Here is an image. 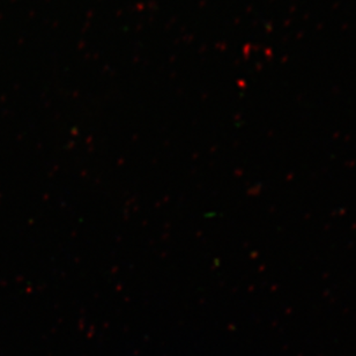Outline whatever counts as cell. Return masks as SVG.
Wrapping results in <instances>:
<instances>
[]
</instances>
